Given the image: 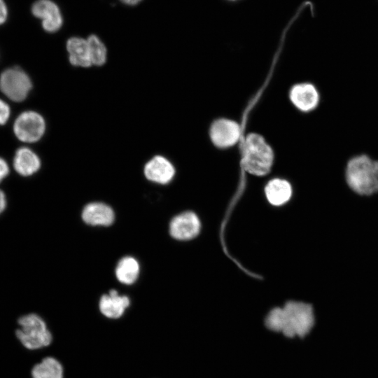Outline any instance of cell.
<instances>
[{"mask_svg": "<svg viewBox=\"0 0 378 378\" xmlns=\"http://www.w3.org/2000/svg\"><path fill=\"white\" fill-rule=\"evenodd\" d=\"M344 176L348 188L357 195L378 193V160L365 155L354 157L346 164Z\"/></svg>", "mask_w": 378, "mask_h": 378, "instance_id": "6da1fadb", "label": "cell"}, {"mask_svg": "<svg viewBox=\"0 0 378 378\" xmlns=\"http://www.w3.org/2000/svg\"><path fill=\"white\" fill-rule=\"evenodd\" d=\"M274 161L272 147L260 134L250 133L243 144L241 164L244 169L255 176L268 174Z\"/></svg>", "mask_w": 378, "mask_h": 378, "instance_id": "7a4b0ae2", "label": "cell"}, {"mask_svg": "<svg viewBox=\"0 0 378 378\" xmlns=\"http://www.w3.org/2000/svg\"><path fill=\"white\" fill-rule=\"evenodd\" d=\"M314 314L310 304L289 301L282 308L281 332L286 337H304L314 324Z\"/></svg>", "mask_w": 378, "mask_h": 378, "instance_id": "3957f363", "label": "cell"}, {"mask_svg": "<svg viewBox=\"0 0 378 378\" xmlns=\"http://www.w3.org/2000/svg\"><path fill=\"white\" fill-rule=\"evenodd\" d=\"M20 328L16 335L22 344L30 350H36L49 346L52 335L46 322L38 315L29 314L18 320Z\"/></svg>", "mask_w": 378, "mask_h": 378, "instance_id": "277c9868", "label": "cell"}, {"mask_svg": "<svg viewBox=\"0 0 378 378\" xmlns=\"http://www.w3.org/2000/svg\"><path fill=\"white\" fill-rule=\"evenodd\" d=\"M31 86L28 75L18 68L6 69L0 76V90L12 101L25 99Z\"/></svg>", "mask_w": 378, "mask_h": 378, "instance_id": "5b68a950", "label": "cell"}, {"mask_svg": "<svg viewBox=\"0 0 378 378\" xmlns=\"http://www.w3.org/2000/svg\"><path fill=\"white\" fill-rule=\"evenodd\" d=\"M43 116L34 111H27L16 118L13 130L18 139L23 142L34 143L41 139L46 131Z\"/></svg>", "mask_w": 378, "mask_h": 378, "instance_id": "8992f818", "label": "cell"}, {"mask_svg": "<svg viewBox=\"0 0 378 378\" xmlns=\"http://www.w3.org/2000/svg\"><path fill=\"white\" fill-rule=\"evenodd\" d=\"M32 14L42 21L43 29L50 33L59 30L63 18L59 6L51 0H37L31 7Z\"/></svg>", "mask_w": 378, "mask_h": 378, "instance_id": "52a82bcc", "label": "cell"}, {"mask_svg": "<svg viewBox=\"0 0 378 378\" xmlns=\"http://www.w3.org/2000/svg\"><path fill=\"white\" fill-rule=\"evenodd\" d=\"M241 134L240 127L235 121L219 119L213 122L210 128V137L218 148H227L234 145Z\"/></svg>", "mask_w": 378, "mask_h": 378, "instance_id": "ba28073f", "label": "cell"}, {"mask_svg": "<svg viewBox=\"0 0 378 378\" xmlns=\"http://www.w3.org/2000/svg\"><path fill=\"white\" fill-rule=\"evenodd\" d=\"M200 222L197 216L192 211L181 213L172 218L169 224L171 236L181 241L195 237L200 232Z\"/></svg>", "mask_w": 378, "mask_h": 378, "instance_id": "9c48e42d", "label": "cell"}, {"mask_svg": "<svg viewBox=\"0 0 378 378\" xmlns=\"http://www.w3.org/2000/svg\"><path fill=\"white\" fill-rule=\"evenodd\" d=\"M145 177L150 181L164 185L169 183L175 175L172 162L162 155H155L144 167Z\"/></svg>", "mask_w": 378, "mask_h": 378, "instance_id": "30bf717a", "label": "cell"}, {"mask_svg": "<svg viewBox=\"0 0 378 378\" xmlns=\"http://www.w3.org/2000/svg\"><path fill=\"white\" fill-rule=\"evenodd\" d=\"M81 216L86 224L92 226H109L115 220L113 209L108 204L99 202L87 204Z\"/></svg>", "mask_w": 378, "mask_h": 378, "instance_id": "8fae6325", "label": "cell"}, {"mask_svg": "<svg viewBox=\"0 0 378 378\" xmlns=\"http://www.w3.org/2000/svg\"><path fill=\"white\" fill-rule=\"evenodd\" d=\"M130 305L127 295H120L115 289L103 295L99 302V309L102 314L110 319L120 318Z\"/></svg>", "mask_w": 378, "mask_h": 378, "instance_id": "7c38bea8", "label": "cell"}, {"mask_svg": "<svg viewBox=\"0 0 378 378\" xmlns=\"http://www.w3.org/2000/svg\"><path fill=\"white\" fill-rule=\"evenodd\" d=\"M290 99L297 108L307 112L316 107L319 96L312 84L303 83L297 84L291 88Z\"/></svg>", "mask_w": 378, "mask_h": 378, "instance_id": "4fadbf2b", "label": "cell"}, {"mask_svg": "<svg viewBox=\"0 0 378 378\" xmlns=\"http://www.w3.org/2000/svg\"><path fill=\"white\" fill-rule=\"evenodd\" d=\"M70 64L77 67H89L92 66L89 47L87 39L73 36L66 43Z\"/></svg>", "mask_w": 378, "mask_h": 378, "instance_id": "5bb4252c", "label": "cell"}, {"mask_svg": "<svg viewBox=\"0 0 378 378\" xmlns=\"http://www.w3.org/2000/svg\"><path fill=\"white\" fill-rule=\"evenodd\" d=\"M41 160L36 153L27 147L17 150L13 166L16 172L22 176H28L36 173L41 167Z\"/></svg>", "mask_w": 378, "mask_h": 378, "instance_id": "9a60e30c", "label": "cell"}, {"mask_svg": "<svg viewBox=\"0 0 378 378\" xmlns=\"http://www.w3.org/2000/svg\"><path fill=\"white\" fill-rule=\"evenodd\" d=\"M265 195L269 202L274 206L286 203L292 195L290 184L284 179L274 178L265 186Z\"/></svg>", "mask_w": 378, "mask_h": 378, "instance_id": "2e32d148", "label": "cell"}, {"mask_svg": "<svg viewBox=\"0 0 378 378\" xmlns=\"http://www.w3.org/2000/svg\"><path fill=\"white\" fill-rule=\"evenodd\" d=\"M139 272L140 266L138 260L132 256H125L118 261L115 274L121 284L131 285L137 280Z\"/></svg>", "mask_w": 378, "mask_h": 378, "instance_id": "e0dca14e", "label": "cell"}, {"mask_svg": "<svg viewBox=\"0 0 378 378\" xmlns=\"http://www.w3.org/2000/svg\"><path fill=\"white\" fill-rule=\"evenodd\" d=\"M32 378H64V368L61 363L53 357H46L34 366Z\"/></svg>", "mask_w": 378, "mask_h": 378, "instance_id": "ac0fdd59", "label": "cell"}, {"mask_svg": "<svg viewBox=\"0 0 378 378\" xmlns=\"http://www.w3.org/2000/svg\"><path fill=\"white\" fill-rule=\"evenodd\" d=\"M92 65L100 66L107 59V50L104 42L97 35L91 34L87 38Z\"/></svg>", "mask_w": 378, "mask_h": 378, "instance_id": "d6986e66", "label": "cell"}, {"mask_svg": "<svg viewBox=\"0 0 378 378\" xmlns=\"http://www.w3.org/2000/svg\"><path fill=\"white\" fill-rule=\"evenodd\" d=\"M10 116V108L8 105L0 99V125H4Z\"/></svg>", "mask_w": 378, "mask_h": 378, "instance_id": "ffe728a7", "label": "cell"}, {"mask_svg": "<svg viewBox=\"0 0 378 378\" xmlns=\"http://www.w3.org/2000/svg\"><path fill=\"white\" fill-rule=\"evenodd\" d=\"M9 172V168L6 162L0 158V182L4 178Z\"/></svg>", "mask_w": 378, "mask_h": 378, "instance_id": "44dd1931", "label": "cell"}, {"mask_svg": "<svg viewBox=\"0 0 378 378\" xmlns=\"http://www.w3.org/2000/svg\"><path fill=\"white\" fill-rule=\"evenodd\" d=\"M8 10L6 5L3 0H0V24L6 20Z\"/></svg>", "mask_w": 378, "mask_h": 378, "instance_id": "7402d4cb", "label": "cell"}, {"mask_svg": "<svg viewBox=\"0 0 378 378\" xmlns=\"http://www.w3.org/2000/svg\"><path fill=\"white\" fill-rule=\"evenodd\" d=\"M6 204V197L4 193L1 190H0V214L5 209Z\"/></svg>", "mask_w": 378, "mask_h": 378, "instance_id": "603a6c76", "label": "cell"}, {"mask_svg": "<svg viewBox=\"0 0 378 378\" xmlns=\"http://www.w3.org/2000/svg\"><path fill=\"white\" fill-rule=\"evenodd\" d=\"M122 3L128 6H134L140 3L142 0H120Z\"/></svg>", "mask_w": 378, "mask_h": 378, "instance_id": "cb8c5ba5", "label": "cell"}]
</instances>
